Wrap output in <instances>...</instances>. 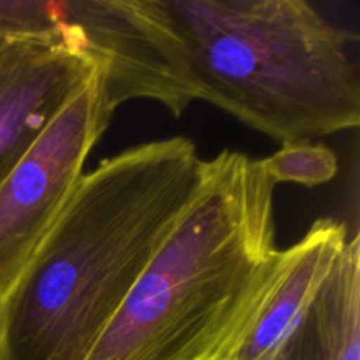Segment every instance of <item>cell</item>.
<instances>
[{"label": "cell", "mask_w": 360, "mask_h": 360, "mask_svg": "<svg viewBox=\"0 0 360 360\" xmlns=\"http://www.w3.org/2000/svg\"><path fill=\"white\" fill-rule=\"evenodd\" d=\"M185 136L98 162L0 295V360H86L202 185Z\"/></svg>", "instance_id": "obj_1"}, {"label": "cell", "mask_w": 360, "mask_h": 360, "mask_svg": "<svg viewBox=\"0 0 360 360\" xmlns=\"http://www.w3.org/2000/svg\"><path fill=\"white\" fill-rule=\"evenodd\" d=\"M264 158L224 150L86 360H224L280 260Z\"/></svg>", "instance_id": "obj_2"}, {"label": "cell", "mask_w": 360, "mask_h": 360, "mask_svg": "<svg viewBox=\"0 0 360 360\" xmlns=\"http://www.w3.org/2000/svg\"><path fill=\"white\" fill-rule=\"evenodd\" d=\"M197 101L281 144L359 127L355 35L306 0H158Z\"/></svg>", "instance_id": "obj_3"}, {"label": "cell", "mask_w": 360, "mask_h": 360, "mask_svg": "<svg viewBox=\"0 0 360 360\" xmlns=\"http://www.w3.org/2000/svg\"><path fill=\"white\" fill-rule=\"evenodd\" d=\"M13 18L21 34L63 37L98 60L115 109L144 98L178 118L197 101L185 55L158 0H16Z\"/></svg>", "instance_id": "obj_4"}, {"label": "cell", "mask_w": 360, "mask_h": 360, "mask_svg": "<svg viewBox=\"0 0 360 360\" xmlns=\"http://www.w3.org/2000/svg\"><path fill=\"white\" fill-rule=\"evenodd\" d=\"M116 109L104 72L62 105L0 183V295L76 192Z\"/></svg>", "instance_id": "obj_5"}, {"label": "cell", "mask_w": 360, "mask_h": 360, "mask_svg": "<svg viewBox=\"0 0 360 360\" xmlns=\"http://www.w3.org/2000/svg\"><path fill=\"white\" fill-rule=\"evenodd\" d=\"M98 69L63 37L0 34V183Z\"/></svg>", "instance_id": "obj_6"}, {"label": "cell", "mask_w": 360, "mask_h": 360, "mask_svg": "<svg viewBox=\"0 0 360 360\" xmlns=\"http://www.w3.org/2000/svg\"><path fill=\"white\" fill-rule=\"evenodd\" d=\"M348 243L336 218H319L280 260L252 315L224 360H278Z\"/></svg>", "instance_id": "obj_7"}, {"label": "cell", "mask_w": 360, "mask_h": 360, "mask_svg": "<svg viewBox=\"0 0 360 360\" xmlns=\"http://www.w3.org/2000/svg\"><path fill=\"white\" fill-rule=\"evenodd\" d=\"M278 360H360V238L338 257Z\"/></svg>", "instance_id": "obj_8"}, {"label": "cell", "mask_w": 360, "mask_h": 360, "mask_svg": "<svg viewBox=\"0 0 360 360\" xmlns=\"http://www.w3.org/2000/svg\"><path fill=\"white\" fill-rule=\"evenodd\" d=\"M267 172L274 183H294L313 186L326 185L336 178L340 171L338 155L323 143H311L309 139L288 141L264 158Z\"/></svg>", "instance_id": "obj_9"}]
</instances>
